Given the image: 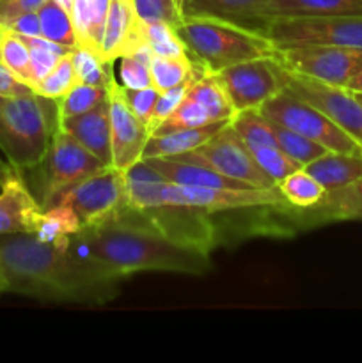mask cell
Instances as JSON below:
<instances>
[{
    "instance_id": "cell-4",
    "label": "cell",
    "mask_w": 362,
    "mask_h": 363,
    "mask_svg": "<svg viewBox=\"0 0 362 363\" xmlns=\"http://www.w3.org/2000/svg\"><path fill=\"white\" fill-rule=\"evenodd\" d=\"M57 128L55 101L39 94L0 96V151L18 169H35Z\"/></svg>"
},
{
    "instance_id": "cell-49",
    "label": "cell",
    "mask_w": 362,
    "mask_h": 363,
    "mask_svg": "<svg viewBox=\"0 0 362 363\" xmlns=\"http://www.w3.org/2000/svg\"><path fill=\"white\" fill-rule=\"evenodd\" d=\"M7 293V286H6V279H4L2 268H0V294Z\"/></svg>"
},
{
    "instance_id": "cell-43",
    "label": "cell",
    "mask_w": 362,
    "mask_h": 363,
    "mask_svg": "<svg viewBox=\"0 0 362 363\" xmlns=\"http://www.w3.org/2000/svg\"><path fill=\"white\" fill-rule=\"evenodd\" d=\"M2 27L18 35H25V38H41V25H39L38 11L18 14V16L6 21Z\"/></svg>"
},
{
    "instance_id": "cell-7",
    "label": "cell",
    "mask_w": 362,
    "mask_h": 363,
    "mask_svg": "<svg viewBox=\"0 0 362 363\" xmlns=\"http://www.w3.org/2000/svg\"><path fill=\"white\" fill-rule=\"evenodd\" d=\"M263 34L275 48L293 46H339L362 50V16L277 18Z\"/></svg>"
},
{
    "instance_id": "cell-14",
    "label": "cell",
    "mask_w": 362,
    "mask_h": 363,
    "mask_svg": "<svg viewBox=\"0 0 362 363\" xmlns=\"http://www.w3.org/2000/svg\"><path fill=\"white\" fill-rule=\"evenodd\" d=\"M106 98L110 113V140H112V167L126 170L142 160L149 133L144 121L138 119L123 96V85L117 82L114 71L106 82Z\"/></svg>"
},
{
    "instance_id": "cell-23",
    "label": "cell",
    "mask_w": 362,
    "mask_h": 363,
    "mask_svg": "<svg viewBox=\"0 0 362 363\" xmlns=\"http://www.w3.org/2000/svg\"><path fill=\"white\" fill-rule=\"evenodd\" d=\"M311 215L305 222H339L362 220V177L339 190L327 191L323 201L314 208L305 209Z\"/></svg>"
},
{
    "instance_id": "cell-41",
    "label": "cell",
    "mask_w": 362,
    "mask_h": 363,
    "mask_svg": "<svg viewBox=\"0 0 362 363\" xmlns=\"http://www.w3.org/2000/svg\"><path fill=\"white\" fill-rule=\"evenodd\" d=\"M137 16L142 21H167L177 25L183 18L177 0H133Z\"/></svg>"
},
{
    "instance_id": "cell-51",
    "label": "cell",
    "mask_w": 362,
    "mask_h": 363,
    "mask_svg": "<svg viewBox=\"0 0 362 363\" xmlns=\"http://www.w3.org/2000/svg\"><path fill=\"white\" fill-rule=\"evenodd\" d=\"M187 2H190V0H181V9H183V6H185V4H187Z\"/></svg>"
},
{
    "instance_id": "cell-19",
    "label": "cell",
    "mask_w": 362,
    "mask_h": 363,
    "mask_svg": "<svg viewBox=\"0 0 362 363\" xmlns=\"http://www.w3.org/2000/svg\"><path fill=\"white\" fill-rule=\"evenodd\" d=\"M268 0H190L183 6V16H208L233 21L252 30H265L259 11Z\"/></svg>"
},
{
    "instance_id": "cell-45",
    "label": "cell",
    "mask_w": 362,
    "mask_h": 363,
    "mask_svg": "<svg viewBox=\"0 0 362 363\" xmlns=\"http://www.w3.org/2000/svg\"><path fill=\"white\" fill-rule=\"evenodd\" d=\"M34 94V89L14 77L7 67L0 64V96H27Z\"/></svg>"
},
{
    "instance_id": "cell-36",
    "label": "cell",
    "mask_w": 362,
    "mask_h": 363,
    "mask_svg": "<svg viewBox=\"0 0 362 363\" xmlns=\"http://www.w3.org/2000/svg\"><path fill=\"white\" fill-rule=\"evenodd\" d=\"M248 151L254 156L259 169L275 184H279L284 177L290 176L295 170L304 169L300 163L290 158L279 145H252V147H248Z\"/></svg>"
},
{
    "instance_id": "cell-18",
    "label": "cell",
    "mask_w": 362,
    "mask_h": 363,
    "mask_svg": "<svg viewBox=\"0 0 362 363\" xmlns=\"http://www.w3.org/2000/svg\"><path fill=\"white\" fill-rule=\"evenodd\" d=\"M362 16V0H268L259 11V20L277 18Z\"/></svg>"
},
{
    "instance_id": "cell-16",
    "label": "cell",
    "mask_w": 362,
    "mask_h": 363,
    "mask_svg": "<svg viewBox=\"0 0 362 363\" xmlns=\"http://www.w3.org/2000/svg\"><path fill=\"white\" fill-rule=\"evenodd\" d=\"M41 213V204L31 194L20 170L0 186V236L34 234Z\"/></svg>"
},
{
    "instance_id": "cell-20",
    "label": "cell",
    "mask_w": 362,
    "mask_h": 363,
    "mask_svg": "<svg viewBox=\"0 0 362 363\" xmlns=\"http://www.w3.org/2000/svg\"><path fill=\"white\" fill-rule=\"evenodd\" d=\"M151 169H155L165 181L188 186H209V188H252L238 179L222 176L213 169L192 162H180L172 158H146Z\"/></svg>"
},
{
    "instance_id": "cell-8",
    "label": "cell",
    "mask_w": 362,
    "mask_h": 363,
    "mask_svg": "<svg viewBox=\"0 0 362 363\" xmlns=\"http://www.w3.org/2000/svg\"><path fill=\"white\" fill-rule=\"evenodd\" d=\"M180 162H192L213 169L222 176L238 179L252 188H272L277 186L256 163L254 156L248 151L247 144L241 140L240 135L229 124L216 131L209 140L199 145L194 151L183 155L170 156Z\"/></svg>"
},
{
    "instance_id": "cell-22",
    "label": "cell",
    "mask_w": 362,
    "mask_h": 363,
    "mask_svg": "<svg viewBox=\"0 0 362 363\" xmlns=\"http://www.w3.org/2000/svg\"><path fill=\"white\" fill-rule=\"evenodd\" d=\"M325 191L339 190L362 177V155L327 151L304 167Z\"/></svg>"
},
{
    "instance_id": "cell-25",
    "label": "cell",
    "mask_w": 362,
    "mask_h": 363,
    "mask_svg": "<svg viewBox=\"0 0 362 363\" xmlns=\"http://www.w3.org/2000/svg\"><path fill=\"white\" fill-rule=\"evenodd\" d=\"M277 188L280 190L283 197L290 206L300 209L314 208L316 204L323 201L325 197V188L311 176L305 169H298L291 172L290 176L284 177Z\"/></svg>"
},
{
    "instance_id": "cell-28",
    "label": "cell",
    "mask_w": 362,
    "mask_h": 363,
    "mask_svg": "<svg viewBox=\"0 0 362 363\" xmlns=\"http://www.w3.org/2000/svg\"><path fill=\"white\" fill-rule=\"evenodd\" d=\"M0 64L11 71L23 84L34 89V77L31 67V52L23 38L4 28L0 35ZM35 92V91H34Z\"/></svg>"
},
{
    "instance_id": "cell-21",
    "label": "cell",
    "mask_w": 362,
    "mask_h": 363,
    "mask_svg": "<svg viewBox=\"0 0 362 363\" xmlns=\"http://www.w3.org/2000/svg\"><path fill=\"white\" fill-rule=\"evenodd\" d=\"M231 121H216V123L204 124L197 128H187V130H176L163 135H151L146 144L142 160L146 158H170V156L183 155V152L194 151L199 145L213 137L219 130H222Z\"/></svg>"
},
{
    "instance_id": "cell-32",
    "label": "cell",
    "mask_w": 362,
    "mask_h": 363,
    "mask_svg": "<svg viewBox=\"0 0 362 363\" xmlns=\"http://www.w3.org/2000/svg\"><path fill=\"white\" fill-rule=\"evenodd\" d=\"M268 123L270 126H272L279 147L283 149L290 158H293L295 162L300 163L302 167H305L307 163H311L312 160L319 158V156L327 152V149L323 147V145L316 144L311 138L304 137V135L297 133V131L290 130V128L283 126V124L273 123V121H268Z\"/></svg>"
},
{
    "instance_id": "cell-15",
    "label": "cell",
    "mask_w": 362,
    "mask_h": 363,
    "mask_svg": "<svg viewBox=\"0 0 362 363\" xmlns=\"http://www.w3.org/2000/svg\"><path fill=\"white\" fill-rule=\"evenodd\" d=\"M146 45L144 21L137 16L133 0H112L103 35L102 60L114 66L119 57L133 53Z\"/></svg>"
},
{
    "instance_id": "cell-17",
    "label": "cell",
    "mask_w": 362,
    "mask_h": 363,
    "mask_svg": "<svg viewBox=\"0 0 362 363\" xmlns=\"http://www.w3.org/2000/svg\"><path fill=\"white\" fill-rule=\"evenodd\" d=\"M57 128L77 138L99 162L112 167V140H110L109 98L80 116L59 121Z\"/></svg>"
},
{
    "instance_id": "cell-46",
    "label": "cell",
    "mask_w": 362,
    "mask_h": 363,
    "mask_svg": "<svg viewBox=\"0 0 362 363\" xmlns=\"http://www.w3.org/2000/svg\"><path fill=\"white\" fill-rule=\"evenodd\" d=\"M16 172H18V169H14V167L11 165L7 160L0 158V186H4V184H6V181L9 179L11 176H14Z\"/></svg>"
},
{
    "instance_id": "cell-24",
    "label": "cell",
    "mask_w": 362,
    "mask_h": 363,
    "mask_svg": "<svg viewBox=\"0 0 362 363\" xmlns=\"http://www.w3.org/2000/svg\"><path fill=\"white\" fill-rule=\"evenodd\" d=\"M187 96L197 101L209 113L212 121H231L236 113L215 73H208L199 66L192 78Z\"/></svg>"
},
{
    "instance_id": "cell-29",
    "label": "cell",
    "mask_w": 362,
    "mask_h": 363,
    "mask_svg": "<svg viewBox=\"0 0 362 363\" xmlns=\"http://www.w3.org/2000/svg\"><path fill=\"white\" fill-rule=\"evenodd\" d=\"M144 41L153 55L165 59H183L190 57L187 46L177 34L176 25L167 21H144Z\"/></svg>"
},
{
    "instance_id": "cell-10",
    "label": "cell",
    "mask_w": 362,
    "mask_h": 363,
    "mask_svg": "<svg viewBox=\"0 0 362 363\" xmlns=\"http://www.w3.org/2000/svg\"><path fill=\"white\" fill-rule=\"evenodd\" d=\"M41 165H45L43 209L50 208L52 202L67 188L106 169L105 163L99 162L77 138L60 128H55L53 131L48 152Z\"/></svg>"
},
{
    "instance_id": "cell-44",
    "label": "cell",
    "mask_w": 362,
    "mask_h": 363,
    "mask_svg": "<svg viewBox=\"0 0 362 363\" xmlns=\"http://www.w3.org/2000/svg\"><path fill=\"white\" fill-rule=\"evenodd\" d=\"M46 0H0V25L23 13L39 11Z\"/></svg>"
},
{
    "instance_id": "cell-6",
    "label": "cell",
    "mask_w": 362,
    "mask_h": 363,
    "mask_svg": "<svg viewBox=\"0 0 362 363\" xmlns=\"http://www.w3.org/2000/svg\"><path fill=\"white\" fill-rule=\"evenodd\" d=\"M258 110L268 121L283 124V126L311 138L316 144L323 145L327 151L362 155V145L355 138H351L346 131L341 130L327 113L284 89L279 94L263 103Z\"/></svg>"
},
{
    "instance_id": "cell-35",
    "label": "cell",
    "mask_w": 362,
    "mask_h": 363,
    "mask_svg": "<svg viewBox=\"0 0 362 363\" xmlns=\"http://www.w3.org/2000/svg\"><path fill=\"white\" fill-rule=\"evenodd\" d=\"M21 38L27 43L28 52H31V67L35 85L55 67V64L59 62L60 57H64L66 53H70L71 50H75L66 48V46L62 45H57V43L48 41V39L45 38H25V35H21Z\"/></svg>"
},
{
    "instance_id": "cell-31",
    "label": "cell",
    "mask_w": 362,
    "mask_h": 363,
    "mask_svg": "<svg viewBox=\"0 0 362 363\" xmlns=\"http://www.w3.org/2000/svg\"><path fill=\"white\" fill-rule=\"evenodd\" d=\"M151 59L153 53L148 48V45H142L133 53L119 57L116 60V62H119V66H117V82L126 89L151 87L153 80L151 71H149Z\"/></svg>"
},
{
    "instance_id": "cell-53",
    "label": "cell",
    "mask_w": 362,
    "mask_h": 363,
    "mask_svg": "<svg viewBox=\"0 0 362 363\" xmlns=\"http://www.w3.org/2000/svg\"><path fill=\"white\" fill-rule=\"evenodd\" d=\"M177 4H180V7H181V0H177Z\"/></svg>"
},
{
    "instance_id": "cell-50",
    "label": "cell",
    "mask_w": 362,
    "mask_h": 363,
    "mask_svg": "<svg viewBox=\"0 0 362 363\" xmlns=\"http://www.w3.org/2000/svg\"><path fill=\"white\" fill-rule=\"evenodd\" d=\"M353 96L357 98V101L362 105V92H353Z\"/></svg>"
},
{
    "instance_id": "cell-39",
    "label": "cell",
    "mask_w": 362,
    "mask_h": 363,
    "mask_svg": "<svg viewBox=\"0 0 362 363\" xmlns=\"http://www.w3.org/2000/svg\"><path fill=\"white\" fill-rule=\"evenodd\" d=\"M70 55L78 82L106 87V82H109V77L110 73H112L114 66H109V64L103 62L98 55L82 48L71 50Z\"/></svg>"
},
{
    "instance_id": "cell-38",
    "label": "cell",
    "mask_w": 362,
    "mask_h": 363,
    "mask_svg": "<svg viewBox=\"0 0 362 363\" xmlns=\"http://www.w3.org/2000/svg\"><path fill=\"white\" fill-rule=\"evenodd\" d=\"M209 123H216V121H212L209 113L199 105L197 101L187 98L183 99L180 106L153 131L151 135H163V133H170V131L176 130H187V128H197V126H204V124Z\"/></svg>"
},
{
    "instance_id": "cell-40",
    "label": "cell",
    "mask_w": 362,
    "mask_h": 363,
    "mask_svg": "<svg viewBox=\"0 0 362 363\" xmlns=\"http://www.w3.org/2000/svg\"><path fill=\"white\" fill-rule=\"evenodd\" d=\"M195 69H197V67H195ZM192 78H194V74H192L188 80H185L183 84L160 92L158 98H156L155 106H153L151 117H149V123H148L149 133H153V131H155L156 128H158L160 124H162L163 121H165L167 117H169L170 113H172L181 103H183V99L187 98V92H188V87H190Z\"/></svg>"
},
{
    "instance_id": "cell-34",
    "label": "cell",
    "mask_w": 362,
    "mask_h": 363,
    "mask_svg": "<svg viewBox=\"0 0 362 363\" xmlns=\"http://www.w3.org/2000/svg\"><path fill=\"white\" fill-rule=\"evenodd\" d=\"M231 126L240 135L241 140L247 144V147H252V145H279L268 119H265L258 108L234 113V117L231 119Z\"/></svg>"
},
{
    "instance_id": "cell-13",
    "label": "cell",
    "mask_w": 362,
    "mask_h": 363,
    "mask_svg": "<svg viewBox=\"0 0 362 363\" xmlns=\"http://www.w3.org/2000/svg\"><path fill=\"white\" fill-rule=\"evenodd\" d=\"M226 91L234 112L259 108L283 91V82L272 57L234 64L215 73Z\"/></svg>"
},
{
    "instance_id": "cell-48",
    "label": "cell",
    "mask_w": 362,
    "mask_h": 363,
    "mask_svg": "<svg viewBox=\"0 0 362 363\" xmlns=\"http://www.w3.org/2000/svg\"><path fill=\"white\" fill-rule=\"evenodd\" d=\"M57 4H59V6H62L64 9L67 11V13H70V9H71V6H73V0H55Z\"/></svg>"
},
{
    "instance_id": "cell-2",
    "label": "cell",
    "mask_w": 362,
    "mask_h": 363,
    "mask_svg": "<svg viewBox=\"0 0 362 363\" xmlns=\"http://www.w3.org/2000/svg\"><path fill=\"white\" fill-rule=\"evenodd\" d=\"M70 238L53 243L35 234L0 236V268L7 293L57 303L103 305L117 294V282L85 269L70 252Z\"/></svg>"
},
{
    "instance_id": "cell-27",
    "label": "cell",
    "mask_w": 362,
    "mask_h": 363,
    "mask_svg": "<svg viewBox=\"0 0 362 363\" xmlns=\"http://www.w3.org/2000/svg\"><path fill=\"white\" fill-rule=\"evenodd\" d=\"M82 229V223L73 208L66 204H55L48 209H43L39 218L35 238L45 243H53L62 238L71 236Z\"/></svg>"
},
{
    "instance_id": "cell-11",
    "label": "cell",
    "mask_w": 362,
    "mask_h": 363,
    "mask_svg": "<svg viewBox=\"0 0 362 363\" xmlns=\"http://www.w3.org/2000/svg\"><path fill=\"white\" fill-rule=\"evenodd\" d=\"M55 204H66L73 208L80 218L82 227L106 222V220L114 218L126 204L124 201V172L114 169V167H106L102 172L62 191L52 202V206Z\"/></svg>"
},
{
    "instance_id": "cell-47",
    "label": "cell",
    "mask_w": 362,
    "mask_h": 363,
    "mask_svg": "<svg viewBox=\"0 0 362 363\" xmlns=\"http://www.w3.org/2000/svg\"><path fill=\"white\" fill-rule=\"evenodd\" d=\"M344 89H348L350 92H362V69L348 82V85Z\"/></svg>"
},
{
    "instance_id": "cell-9",
    "label": "cell",
    "mask_w": 362,
    "mask_h": 363,
    "mask_svg": "<svg viewBox=\"0 0 362 363\" xmlns=\"http://www.w3.org/2000/svg\"><path fill=\"white\" fill-rule=\"evenodd\" d=\"M273 60L291 73L344 89L362 69V50L339 46H293L275 48Z\"/></svg>"
},
{
    "instance_id": "cell-3",
    "label": "cell",
    "mask_w": 362,
    "mask_h": 363,
    "mask_svg": "<svg viewBox=\"0 0 362 363\" xmlns=\"http://www.w3.org/2000/svg\"><path fill=\"white\" fill-rule=\"evenodd\" d=\"M190 59L208 73H219L234 64L275 55V46L265 34L233 21L208 16H183L176 25Z\"/></svg>"
},
{
    "instance_id": "cell-30",
    "label": "cell",
    "mask_w": 362,
    "mask_h": 363,
    "mask_svg": "<svg viewBox=\"0 0 362 363\" xmlns=\"http://www.w3.org/2000/svg\"><path fill=\"white\" fill-rule=\"evenodd\" d=\"M103 99H106V87L77 82L67 94H64L62 98L55 101L57 123L67 119V117L89 112L96 105H99Z\"/></svg>"
},
{
    "instance_id": "cell-42",
    "label": "cell",
    "mask_w": 362,
    "mask_h": 363,
    "mask_svg": "<svg viewBox=\"0 0 362 363\" xmlns=\"http://www.w3.org/2000/svg\"><path fill=\"white\" fill-rule=\"evenodd\" d=\"M158 94H160V91L158 89L153 87V85L151 87H144V89L123 87L124 101H126V105L130 106V110L138 117V119L144 121L146 126H148L149 117H151L153 106H155Z\"/></svg>"
},
{
    "instance_id": "cell-12",
    "label": "cell",
    "mask_w": 362,
    "mask_h": 363,
    "mask_svg": "<svg viewBox=\"0 0 362 363\" xmlns=\"http://www.w3.org/2000/svg\"><path fill=\"white\" fill-rule=\"evenodd\" d=\"M275 66L284 91L314 105L362 145V105L353 92L295 74L277 62Z\"/></svg>"
},
{
    "instance_id": "cell-52",
    "label": "cell",
    "mask_w": 362,
    "mask_h": 363,
    "mask_svg": "<svg viewBox=\"0 0 362 363\" xmlns=\"http://www.w3.org/2000/svg\"><path fill=\"white\" fill-rule=\"evenodd\" d=\"M2 32H4V27H2V25H0V35H2Z\"/></svg>"
},
{
    "instance_id": "cell-1",
    "label": "cell",
    "mask_w": 362,
    "mask_h": 363,
    "mask_svg": "<svg viewBox=\"0 0 362 363\" xmlns=\"http://www.w3.org/2000/svg\"><path fill=\"white\" fill-rule=\"evenodd\" d=\"M70 252L112 282L142 272L202 275L209 268V250L167 236L126 204L114 218L71 234Z\"/></svg>"
},
{
    "instance_id": "cell-33",
    "label": "cell",
    "mask_w": 362,
    "mask_h": 363,
    "mask_svg": "<svg viewBox=\"0 0 362 363\" xmlns=\"http://www.w3.org/2000/svg\"><path fill=\"white\" fill-rule=\"evenodd\" d=\"M195 62L190 57L183 59H165V57L153 55L149 71H151L153 87L158 89L160 92L167 91L170 87L183 84L185 80L195 73Z\"/></svg>"
},
{
    "instance_id": "cell-5",
    "label": "cell",
    "mask_w": 362,
    "mask_h": 363,
    "mask_svg": "<svg viewBox=\"0 0 362 363\" xmlns=\"http://www.w3.org/2000/svg\"><path fill=\"white\" fill-rule=\"evenodd\" d=\"M160 208H185L201 213H224L252 208H290L277 186L272 188H209L160 183Z\"/></svg>"
},
{
    "instance_id": "cell-37",
    "label": "cell",
    "mask_w": 362,
    "mask_h": 363,
    "mask_svg": "<svg viewBox=\"0 0 362 363\" xmlns=\"http://www.w3.org/2000/svg\"><path fill=\"white\" fill-rule=\"evenodd\" d=\"M70 53L60 57L59 62L55 64V67H53L43 80L38 82V85H35L34 89L35 94L52 99V101H57V99H60L64 94H67V92L71 91V87H73L78 80L77 74H75V67L73 62H71Z\"/></svg>"
},
{
    "instance_id": "cell-26",
    "label": "cell",
    "mask_w": 362,
    "mask_h": 363,
    "mask_svg": "<svg viewBox=\"0 0 362 363\" xmlns=\"http://www.w3.org/2000/svg\"><path fill=\"white\" fill-rule=\"evenodd\" d=\"M39 25H41V38L62 45L66 48H77V35H75L73 21L70 13L55 0H46L38 11Z\"/></svg>"
}]
</instances>
